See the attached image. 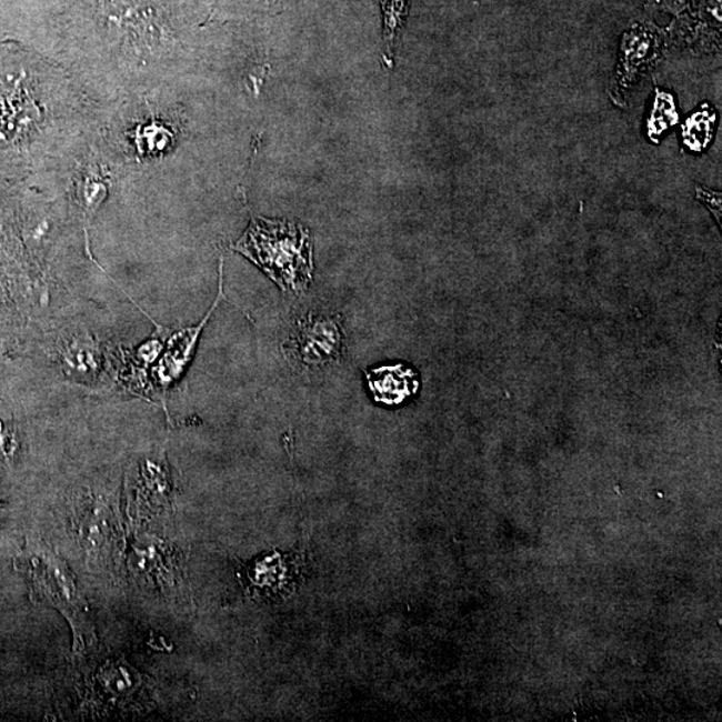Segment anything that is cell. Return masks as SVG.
I'll return each instance as SVG.
<instances>
[{
	"mask_svg": "<svg viewBox=\"0 0 722 722\" xmlns=\"http://www.w3.org/2000/svg\"><path fill=\"white\" fill-rule=\"evenodd\" d=\"M341 348V332L332 320L308 319L299 324L297 353L307 364H324L337 359Z\"/></svg>",
	"mask_w": 722,
	"mask_h": 722,
	"instance_id": "3",
	"label": "cell"
},
{
	"mask_svg": "<svg viewBox=\"0 0 722 722\" xmlns=\"http://www.w3.org/2000/svg\"><path fill=\"white\" fill-rule=\"evenodd\" d=\"M375 402L384 405H399L415 395L419 377L410 367L403 364L380 367L365 372Z\"/></svg>",
	"mask_w": 722,
	"mask_h": 722,
	"instance_id": "4",
	"label": "cell"
},
{
	"mask_svg": "<svg viewBox=\"0 0 722 722\" xmlns=\"http://www.w3.org/2000/svg\"><path fill=\"white\" fill-rule=\"evenodd\" d=\"M659 44L649 31L643 29L630 30L623 37L622 58L619 72V87H628L635 78L652 66L658 58Z\"/></svg>",
	"mask_w": 722,
	"mask_h": 722,
	"instance_id": "5",
	"label": "cell"
},
{
	"mask_svg": "<svg viewBox=\"0 0 722 722\" xmlns=\"http://www.w3.org/2000/svg\"><path fill=\"white\" fill-rule=\"evenodd\" d=\"M714 123V110L705 104L702 110L689 118L682 129V138L686 147L693 152H702L712 140Z\"/></svg>",
	"mask_w": 722,
	"mask_h": 722,
	"instance_id": "7",
	"label": "cell"
},
{
	"mask_svg": "<svg viewBox=\"0 0 722 722\" xmlns=\"http://www.w3.org/2000/svg\"><path fill=\"white\" fill-rule=\"evenodd\" d=\"M380 4L383 11L384 62L392 68L397 42L409 16L411 0H380Z\"/></svg>",
	"mask_w": 722,
	"mask_h": 722,
	"instance_id": "6",
	"label": "cell"
},
{
	"mask_svg": "<svg viewBox=\"0 0 722 722\" xmlns=\"http://www.w3.org/2000/svg\"><path fill=\"white\" fill-rule=\"evenodd\" d=\"M679 113L675 108L674 98L665 91L658 90L655 93L652 113H650L648 122L649 136L658 141V137L665 133L669 128L678 123Z\"/></svg>",
	"mask_w": 722,
	"mask_h": 722,
	"instance_id": "8",
	"label": "cell"
},
{
	"mask_svg": "<svg viewBox=\"0 0 722 722\" xmlns=\"http://www.w3.org/2000/svg\"><path fill=\"white\" fill-rule=\"evenodd\" d=\"M31 575L34 580L36 592L41 599H49L51 603L61 610L66 619L70 620L74 630L76 643L84 641V610L80 603V594L72 575L61 558L44 551L34 555L31 562Z\"/></svg>",
	"mask_w": 722,
	"mask_h": 722,
	"instance_id": "2",
	"label": "cell"
},
{
	"mask_svg": "<svg viewBox=\"0 0 722 722\" xmlns=\"http://www.w3.org/2000/svg\"><path fill=\"white\" fill-rule=\"evenodd\" d=\"M233 248L254 262L282 291L299 293L311 284L312 239L310 231L297 222L253 219Z\"/></svg>",
	"mask_w": 722,
	"mask_h": 722,
	"instance_id": "1",
	"label": "cell"
}]
</instances>
